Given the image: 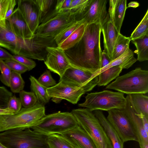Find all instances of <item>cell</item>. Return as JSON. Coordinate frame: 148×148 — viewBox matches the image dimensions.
<instances>
[{
	"label": "cell",
	"mask_w": 148,
	"mask_h": 148,
	"mask_svg": "<svg viewBox=\"0 0 148 148\" xmlns=\"http://www.w3.org/2000/svg\"><path fill=\"white\" fill-rule=\"evenodd\" d=\"M139 6V4L136 1H131L128 4V6L127 7V8H136Z\"/></svg>",
	"instance_id": "cell-47"
},
{
	"label": "cell",
	"mask_w": 148,
	"mask_h": 148,
	"mask_svg": "<svg viewBox=\"0 0 148 148\" xmlns=\"http://www.w3.org/2000/svg\"><path fill=\"white\" fill-rule=\"evenodd\" d=\"M4 62L11 71L21 74L28 71L27 68L25 66L19 62L12 59L5 60Z\"/></svg>",
	"instance_id": "cell-40"
},
{
	"label": "cell",
	"mask_w": 148,
	"mask_h": 148,
	"mask_svg": "<svg viewBox=\"0 0 148 148\" xmlns=\"http://www.w3.org/2000/svg\"><path fill=\"white\" fill-rule=\"evenodd\" d=\"M44 105L38 102L18 112L0 115V132L13 129L31 128L45 115Z\"/></svg>",
	"instance_id": "cell-4"
},
{
	"label": "cell",
	"mask_w": 148,
	"mask_h": 148,
	"mask_svg": "<svg viewBox=\"0 0 148 148\" xmlns=\"http://www.w3.org/2000/svg\"><path fill=\"white\" fill-rule=\"evenodd\" d=\"M107 119L124 143L138 142L137 136L131 123L122 110L108 111Z\"/></svg>",
	"instance_id": "cell-9"
},
{
	"label": "cell",
	"mask_w": 148,
	"mask_h": 148,
	"mask_svg": "<svg viewBox=\"0 0 148 148\" xmlns=\"http://www.w3.org/2000/svg\"><path fill=\"white\" fill-rule=\"evenodd\" d=\"M101 26L103 38V51L107 54L111 61L114 47L119 33L110 18Z\"/></svg>",
	"instance_id": "cell-20"
},
{
	"label": "cell",
	"mask_w": 148,
	"mask_h": 148,
	"mask_svg": "<svg viewBox=\"0 0 148 148\" xmlns=\"http://www.w3.org/2000/svg\"><path fill=\"white\" fill-rule=\"evenodd\" d=\"M42 85L48 88L55 85L56 81L52 77L49 70H46L37 80Z\"/></svg>",
	"instance_id": "cell-37"
},
{
	"label": "cell",
	"mask_w": 148,
	"mask_h": 148,
	"mask_svg": "<svg viewBox=\"0 0 148 148\" xmlns=\"http://www.w3.org/2000/svg\"><path fill=\"white\" fill-rule=\"evenodd\" d=\"M12 56L8 52L0 47V60H6L11 59Z\"/></svg>",
	"instance_id": "cell-44"
},
{
	"label": "cell",
	"mask_w": 148,
	"mask_h": 148,
	"mask_svg": "<svg viewBox=\"0 0 148 148\" xmlns=\"http://www.w3.org/2000/svg\"><path fill=\"white\" fill-rule=\"evenodd\" d=\"M17 8L32 32L34 34L40 23L39 9L34 0H19Z\"/></svg>",
	"instance_id": "cell-15"
},
{
	"label": "cell",
	"mask_w": 148,
	"mask_h": 148,
	"mask_svg": "<svg viewBox=\"0 0 148 148\" xmlns=\"http://www.w3.org/2000/svg\"><path fill=\"white\" fill-rule=\"evenodd\" d=\"M108 14L110 19L119 33L127 9L126 0H110L109 1Z\"/></svg>",
	"instance_id": "cell-19"
},
{
	"label": "cell",
	"mask_w": 148,
	"mask_h": 148,
	"mask_svg": "<svg viewBox=\"0 0 148 148\" xmlns=\"http://www.w3.org/2000/svg\"><path fill=\"white\" fill-rule=\"evenodd\" d=\"M87 24L85 22L82 24L66 39L57 46L64 51L73 47L82 38Z\"/></svg>",
	"instance_id": "cell-25"
},
{
	"label": "cell",
	"mask_w": 148,
	"mask_h": 148,
	"mask_svg": "<svg viewBox=\"0 0 148 148\" xmlns=\"http://www.w3.org/2000/svg\"><path fill=\"white\" fill-rule=\"evenodd\" d=\"M90 0H72L69 10L82 14L84 11Z\"/></svg>",
	"instance_id": "cell-38"
},
{
	"label": "cell",
	"mask_w": 148,
	"mask_h": 148,
	"mask_svg": "<svg viewBox=\"0 0 148 148\" xmlns=\"http://www.w3.org/2000/svg\"><path fill=\"white\" fill-rule=\"evenodd\" d=\"M12 96V92L4 87L0 86V115L14 114L7 108L8 101Z\"/></svg>",
	"instance_id": "cell-31"
},
{
	"label": "cell",
	"mask_w": 148,
	"mask_h": 148,
	"mask_svg": "<svg viewBox=\"0 0 148 148\" xmlns=\"http://www.w3.org/2000/svg\"><path fill=\"white\" fill-rule=\"evenodd\" d=\"M48 136L30 128L13 129L0 132V142L8 148H49Z\"/></svg>",
	"instance_id": "cell-2"
},
{
	"label": "cell",
	"mask_w": 148,
	"mask_h": 148,
	"mask_svg": "<svg viewBox=\"0 0 148 148\" xmlns=\"http://www.w3.org/2000/svg\"><path fill=\"white\" fill-rule=\"evenodd\" d=\"M131 41L130 37H126L119 34L115 43L112 53L113 60L123 54L129 48Z\"/></svg>",
	"instance_id": "cell-28"
},
{
	"label": "cell",
	"mask_w": 148,
	"mask_h": 148,
	"mask_svg": "<svg viewBox=\"0 0 148 148\" xmlns=\"http://www.w3.org/2000/svg\"><path fill=\"white\" fill-rule=\"evenodd\" d=\"M19 99L23 108H29L34 106L37 102V99L32 91L23 90L19 93Z\"/></svg>",
	"instance_id": "cell-35"
},
{
	"label": "cell",
	"mask_w": 148,
	"mask_h": 148,
	"mask_svg": "<svg viewBox=\"0 0 148 148\" xmlns=\"http://www.w3.org/2000/svg\"><path fill=\"white\" fill-rule=\"evenodd\" d=\"M6 20L13 32L18 38L25 39L31 38L34 35L17 8Z\"/></svg>",
	"instance_id": "cell-18"
},
{
	"label": "cell",
	"mask_w": 148,
	"mask_h": 148,
	"mask_svg": "<svg viewBox=\"0 0 148 148\" xmlns=\"http://www.w3.org/2000/svg\"><path fill=\"white\" fill-rule=\"evenodd\" d=\"M125 98L126 105L123 110L134 127L140 148H148V133L143 126L141 118L142 114L135 110L130 95H127Z\"/></svg>",
	"instance_id": "cell-13"
},
{
	"label": "cell",
	"mask_w": 148,
	"mask_h": 148,
	"mask_svg": "<svg viewBox=\"0 0 148 148\" xmlns=\"http://www.w3.org/2000/svg\"><path fill=\"white\" fill-rule=\"evenodd\" d=\"M35 1L39 9L41 21L50 14V11L51 12L53 11H51V10L56 1L35 0Z\"/></svg>",
	"instance_id": "cell-34"
},
{
	"label": "cell",
	"mask_w": 148,
	"mask_h": 148,
	"mask_svg": "<svg viewBox=\"0 0 148 148\" xmlns=\"http://www.w3.org/2000/svg\"><path fill=\"white\" fill-rule=\"evenodd\" d=\"M137 61L134 56V52L130 48L122 55L111 61L109 63L98 71H102L115 66H119L122 69H128Z\"/></svg>",
	"instance_id": "cell-22"
},
{
	"label": "cell",
	"mask_w": 148,
	"mask_h": 148,
	"mask_svg": "<svg viewBox=\"0 0 148 148\" xmlns=\"http://www.w3.org/2000/svg\"><path fill=\"white\" fill-rule=\"evenodd\" d=\"M101 32L99 23L87 25L80 40L73 47L64 51L71 66L94 74L101 69Z\"/></svg>",
	"instance_id": "cell-1"
},
{
	"label": "cell",
	"mask_w": 148,
	"mask_h": 148,
	"mask_svg": "<svg viewBox=\"0 0 148 148\" xmlns=\"http://www.w3.org/2000/svg\"><path fill=\"white\" fill-rule=\"evenodd\" d=\"M59 135L74 148H96L89 136L79 125Z\"/></svg>",
	"instance_id": "cell-17"
},
{
	"label": "cell",
	"mask_w": 148,
	"mask_h": 148,
	"mask_svg": "<svg viewBox=\"0 0 148 148\" xmlns=\"http://www.w3.org/2000/svg\"><path fill=\"white\" fill-rule=\"evenodd\" d=\"M94 114L99 120L109 138L113 148H124V143L100 110L94 111Z\"/></svg>",
	"instance_id": "cell-21"
},
{
	"label": "cell",
	"mask_w": 148,
	"mask_h": 148,
	"mask_svg": "<svg viewBox=\"0 0 148 148\" xmlns=\"http://www.w3.org/2000/svg\"><path fill=\"white\" fill-rule=\"evenodd\" d=\"M47 93L56 103L66 100L73 104H77L85 92L81 88L63 80L47 89Z\"/></svg>",
	"instance_id": "cell-11"
},
{
	"label": "cell",
	"mask_w": 148,
	"mask_h": 148,
	"mask_svg": "<svg viewBox=\"0 0 148 148\" xmlns=\"http://www.w3.org/2000/svg\"><path fill=\"white\" fill-rule=\"evenodd\" d=\"M71 112L79 126L89 136L96 148H113L106 132L92 111L84 108L73 109Z\"/></svg>",
	"instance_id": "cell-3"
},
{
	"label": "cell",
	"mask_w": 148,
	"mask_h": 148,
	"mask_svg": "<svg viewBox=\"0 0 148 148\" xmlns=\"http://www.w3.org/2000/svg\"><path fill=\"white\" fill-rule=\"evenodd\" d=\"M107 0H90L81 18L87 24L99 23L101 26L109 18L106 10Z\"/></svg>",
	"instance_id": "cell-14"
},
{
	"label": "cell",
	"mask_w": 148,
	"mask_h": 148,
	"mask_svg": "<svg viewBox=\"0 0 148 148\" xmlns=\"http://www.w3.org/2000/svg\"><path fill=\"white\" fill-rule=\"evenodd\" d=\"M148 35V10L130 37L131 41Z\"/></svg>",
	"instance_id": "cell-30"
},
{
	"label": "cell",
	"mask_w": 148,
	"mask_h": 148,
	"mask_svg": "<svg viewBox=\"0 0 148 148\" xmlns=\"http://www.w3.org/2000/svg\"><path fill=\"white\" fill-rule=\"evenodd\" d=\"M22 104L19 98L12 96L10 99L7 108L14 114L18 112L21 108Z\"/></svg>",
	"instance_id": "cell-42"
},
{
	"label": "cell",
	"mask_w": 148,
	"mask_h": 148,
	"mask_svg": "<svg viewBox=\"0 0 148 148\" xmlns=\"http://www.w3.org/2000/svg\"><path fill=\"white\" fill-rule=\"evenodd\" d=\"M0 70L1 73L0 80L5 85L9 87L12 71L3 60H0Z\"/></svg>",
	"instance_id": "cell-36"
},
{
	"label": "cell",
	"mask_w": 148,
	"mask_h": 148,
	"mask_svg": "<svg viewBox=\"0 0 148 148\" xmlns=\"http://www.w3.org/2000/svg\"><path fill=\"white\" fill-rule=\"evenodd\" d=\"M77 12L68 10L58 13L56 16L41 23L35 34L42 37L54 38L70 24L82 19Z\"/></svg>",
	"instance_id": "cell-8"
},
{
	"label": "cell",
	"mask_w": 148,
	"mask_h": 148,
	"mask_svg": "<svg viewBox=\"0 0 148 148\" xmlns=\"http://www.w3.org/2000/svg\"><path fill=\"white\" fill-rule=\"evenodd\" d=\"M78 125L72 113L61 112L45 115L31 129L47 135L60 134Z\"/></svg>",
	"instance_id": "cell-7"
},
{
	"label": "cell",
	"mask_w": 148,
	"mask_h": 148,
	"mask_svg": "<svg viewBox=\"0 0 148 148\" xmlns=\"http://www.w3.org/2000/svg\"><path fill=\"white\" fill-rule=\"evenodd\" d=\"M21 75L17 72L11 71L9 87L12 92L14 93H19L23 90L25 83Z\"/></svg>",
	"instance_id": "cell-33"
},
{
	"label": "cell",
	"mask_w": 148,
	"mask_h": 148,
	"mask_svg": "<svg viewBox=\"0 0 148 148\" xmlns=\"http://www.w3.org/2000/svg\"><path fill=\"white\" fill-rule=\"evenodd\" d=\"M44 63L49 71L58 74L61 78L71 66L64 51L58 46L47 47Z\"/></svg>",
	"instance_id": "cell-12"
},
{
	"label": "cell",
	"mask_w": 148,
	"mask_h": 148,
	"mask_svg": "<svg viewBox=\"0 0 148 148\" xmlns=\"http://www.w3.org/2000/svg\"><path fill=\"white\" fill-rule=\"evenodd\" d=\"M72 0H58L56 1L55 8L52 12L54 16L58 13L69 10Z\"/></svg>",
	"instance_id": "cell-41"
},
{
	"label": "cell",
	"mask_w": 148,
	"mask_h": 148,
	"mask_svg": "<svg viewBox=\"0 0 148 148\" xmlns=\"http://www.w3.org/2000/svg\"><path fill=\"white\" fill-rule=\"evenodd\" d=\"M106 88L113 89L127 95L145 94L148 92V71L138 67L117 77L107 85Z\"/></svg>",
	"instance_id": "cell-5"
},
{
	"label": "cell",
	"mask_w": 148,
	"mask_h": 148,
	"mask_svg": "<svg viewBox=\"0 0 148 148\" xmlns=\"http://www.w3.org/2000/svg\"><path fill=\"white\" fill-rule=\"evenodd\" d=\"M10 0H0V25H6L5 17Z\"/></svg>",
	"instance_id": "cell-43"
},
{
	"label": "cell",
	"mask_w": 148,
	"mask_h": 148,
	"mask_svg": "<svg viewBox=\"0 0 148 148\" xmlns=\"http://www.w3.org/2000/svg\"><path fill=\"white\" fill-rule=\"evenodd\" d=\"M131 100L135 110L148 118V97L141 93L130 95Z\"/></svg>",
	"instance_id": "cell-26"
},
{
	"label": "cell",
	"mask_w": 148,
	"mask_h": 148,
	"mask_svg": "<svg viewBox=\"0 0 148 148\" xmlns=\"http://www.w3.org/2000/svg\"><path fill=\"white\" fill-rule=\"evenodd\" d=\"M137 49V60L142 62L148 60V35L131 40Z\"/></svg>",
	"instance_id": "cell-27"
},
{
	"label": "cell",
	"mask_w": 148,
	"mask_h": 148,
	"mask_svg": "<svg viewBox=\"0 0 148 148\" xmlns=\"http://www.w3.org/2000/svg\"><path fill=\"white\" fill-rule=\"evenodd\" d=\"M29 79L31 90L36 95L37 102L44 105L48 103L51 98L47 93V88L40 84L32 76H30Z\"/></svg>",
	"instance_id": "cell-24"
},
{
	"label": "cell",
	"mask_w": 148,
	"mask_h": 148,
	"mask_svg": "<svg viewBox=\"0 0 148 148\" xmlns=\"http://www.w3.org/2000/svg\"><path fill=\"white\" fill-rule=\"evenodd\" d=\"M16 4V0H10L8 9L6 14L5 19H7L12 14L14 8Z\"/></svg>",
	"instance_id": "cell-46"
},
{
	"label": "cell",
	"mask_w": 148,
	"mask_h": 148,
	"mask_svg": "<svg viewBox=\"0 0 148 148\" xmlns=\"http://www.w3.org/2000/svg\"><path fill=\"white\" fill-rule=\"evenodd\" d=\"M12 59L19 62L25 66L27 68L28 71L32 70L36 65V62L33 60L21 55H12Z\"/></svg>",
	"instance_id": "cell-39"
},
{
	"label": "cell",
	"mask_w": 148,
	"mask_h": 148,
	"mask_svg": "<svg viewBox=\"0 0 148 148\" xmlns=\"http://www.w3.org/2000/svg\"><path fill=\"white\" fill-rule=\"evenodd\" d=\"M84 22V19L78 20L70 24L61 31L54 38L57 45L64 41L82 24Z\"/></svg>",
	"instance_id": "cell-29"
},
{
	"label": "cell",
	"mask_w": 148,
	"mask_h": 148,
	"mask_svg": "<svg viewBox=\"0 0 148 148\" xmlns=\"http://www.w3.org/2000/svg\"><path fill=\"white\" fill-rule=\"evenodd\" d=\"M25 39L18 38L15 34L7 20L5 25H0V46L7 49L15 55H19Z\"/></svg>",
	"instance_id": "cell-16"
},
{
	"label": "cell",
	"mask_w": 148,
	"mask_h": 148,
	"mask_svg": "<svg viewBox=\"0 0 148 148\" xmlns=\"http://www.w3.org/2000/svg\"><path fill=\"white\" fill-rule=\"evenodd\" d=\"M47 142L49 148H74L58 134L48 135Z\"/></svg>",
	"instance_id": "cell-32"
},
{
	"label": "cell",
	"mask_w": 148,
	"mask_h": 148,
	"mask_svg": "<svg viewBox=\"0 0 148 148\" xmlns=\"http://www.w3.org/2000/svg\"><path fill=\"white\" fill-rule=\"evenodd\" d=\"M111 61V60L107 54L103 51H102L101 69L106 66Z\"/></svg>",
	"instance_id": "cell-45"
},
{
	"label": "cell",
	"mask_w": 148,
	"mask_h": 148,
	"mask_svg": "<svg viewBox=\"0 0 148 148\" xmlns=\"http://www.w3.org/2000/svg\"><path fill=\"white\" fill-rule=\"evenodd\" d=\"M84 102L78 106L85 108L91 111L95 110L108 111L116 109L122 110L126 105L124 94L108 90L88 93Z\"/></svg>",
	"instance_id": "cell-6"
},
{
	"label": "cell",
	"mask_w": 148,
	"mask_h": 148,
	"mask_svg": "<svg viewBox=\"0 0 148 148\" xmlns=\"http://www.w3.org/2000/svg\"><path fill=\"white\" fill-rule=\"evenodd\" d=\"M122 69L119 66H115L98 71L95 74L96 76H98L97 85L100 86L108 85L112 81L119 76Z\"/></svg>",
	"instance_id": "cell-23"
},
{
	"label": "cell",
	"mask_w": 148,
	"mask_h": 148,
	"mask_svg": "<svg viewBox=\"0 0 148 148\" xmlns=\"http://www.w3.org/2000/svg\"><path fill=\"white\" fill-rule=\"evenodd\" d=\"M0 148H8L0 142Z\"/></svg>",
	"instance_id": "cell-48"
},
{
	"label": "cell",
	"mask_w": 148,
	"mask_h": 148,
	"mask_svg": "<svg viewBox=\"0 0 148 148\" xmlns=\"http://www.w3.org/2000/svg\"><path fill=\"white\" fill-rule=\"evenodd\" d=\"M61 80L82 88L85 93L92 90L97 85L98 76L71 66L60 78L59 80Z\"/></svg>",
	"instance_id": "cell-10"
}]
</instances>
